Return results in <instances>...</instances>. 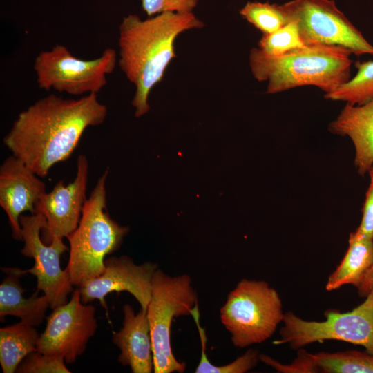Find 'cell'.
<instances>
[{
  "mask_svg": "<svg viewBox=\"0 0 373 373\" xmlns=\"http://www.w3.org/2000/svg\"><path fill=\"white\" fill-rule=\"evenodd\" d=\"M107 115L108 108L97 94L77 99L50 94L19 113L3 144L44 178L55 164L71 156L86 128L102 124Z\"/></svg>",
  "mask_w": 373,
  "mask_h": 373,
  "instance_id": "cell-1",
  "label": "cell"
},
{
  "mask_svg": "<svg viewBox=\"0 0 373 373\" xmlns=\"http://www.w3.org/2000/svg\"><path fill=\"white\" fill-rule=\"evenodd\" d=\"M203 26L193 12H166L145 19L129 14L123 18L119 26L117 61L135 88L132 105L136 117L149 112V93L176 57L177 37L186 30Z\"/></svg>",
  "mask_w": 373,
  "mask_h": 373,
  "instance_id": "cell-2",
  "label": "cell"
},
{
  "mask_svg": "<svg viewBox=\"0 0 373 373\" xmlns=\"http://www.w3.org/2000/svg\"><path fill=\"white\" fill-rule=\"evenodd\" d=\"M352 54L341 46L316 44L270 57L258 47L251 50L249 59L254 77L267 82V93L314 86L326 94L350 79Z\"/></svg>",
  "mask_w": 373,
  "mask_h": 373,
  "instance_id": "cell-3",
  "label": "cell"
},
{
  "mask_svg": "<svg viewBox=\"0 0 373 373\" xmlns=\"http://www.w3.org/2000/svg\"><path fill=\"white\" fill-rule=\"evenodd\" d=\"M106 169L87 198L77 228L67 237L69 258L66 269L77 287L99 276L104 270L105 257L122 243L129 228L113 220L106 205Z\"/></svg>",
  "mask_w": 373,
  "mask_h": 373,
  "instance_id": "cell-4",
  "label": "cell"
},
{
  "mask_svg": "<svg viewBox=\"0 0 373 373\" xmlns=\"http://www.w3.org/2000/svg\"><path fill=\"white\" fill-rule=\"evenodd\" d=\"M278 291L264 280L242 279L220 310L233 345L244 348L272 336L284 318Z\"/></svg>",
  "mask_w": 373,
  "mask_h": 373,
  "instance_id": "cell-5",
  "label": "cell"
},
{
  "mask_svg": "<svg viewBox=\"0 0 373 373\" xmlns=\"http://www.w3.org/2000/svg\"><path fill=\"white\" fill-rule=\"evenodd\" d=\"M197 294L187 274L171 276L157 269L151 282L146 309L153 354V372H184L186 364L178 361L171 349V327L173 318L191 315Z\"/></svg>",
  "mask_w": 373,
  "mask_h": 373,
  "instance_id": "cell-6",
  "label": "cell"
},
{
  "mask_svg": "<svg viewBox=\"0 0 373 373\" xmlns=\"http://www.w3.org/2000/svg\"><path fill=\"white\" fill-rule=\"evenodd\" d=\"M324 316V321H316L303 319L292 312L285 313L280 337L273 344H288L298 350L312 343L335 340L363 346L373 354V288L352 311L329 309Z\"/></svg>",
  "mask_w": 373,
  "mask_h": 373,
  "instance_id": "cell-7",
  "label": "cell"
},
{
  "mask_svg": "<svg viewBox=\"0 0 373 373\" xmlns=\"http://www.w3.org/2000/svg\"><path fill=\"white\" fill-rule=\"evenodd\" d=\"M117 62V52L111 48H106L96 59L84 60L74 56L65 46L57 44L37 55L33 68L40 88L79 96L98 94Z\"/></svg>",
  "mask_w": 373,
  "mask_h": 373,
  "instance_id": "cell-8",
  "label": "cell"
},
{
  "mask_svg": "<svg viewBox=\"0 0 373 373\" xmlns=\"http://www.w3.org/2000/svg\"><path fill=\"white\" fill-rule=\"evenodd\" d=\"M280 6L287 22L296 24L305 45H336L356 55H373V45L334 0H291Z\"/></svg>",
  "mask_w": 373,
  "mask_h": 373,
  "instance_id": "cell-9",
  "label": "cell"
},
{
  "mask_svg": "<svg viewBox=\"0 0 373 373\" xmlns=\"http://www.w3.org/2000/svg\"><path fill=\"white\" fill-rule=\"evenodd\" d=\"M19 222L24 242L21 252L33 258L35 264L29 269L14 268V270L20 276L30 274L37 278V291L44 292L52 309L67 303L68 296L73 291L74 285L67 269H61L60 258L68 250V247L62 238H55L49 244L43 241L41 232L46 225V220L41 214H22Z\"/></svg>",
  "mask_w": 373,
  "mask_h": 373,
  "instance_id": "cell-10",
  "label": "cell"
},
{
  "mask_svg": "<svg viewBox=\"0 0 373 373\" xmlns=\"http://www.w3.org/2000/svg\"><path fill=\"white\" fill-rule=\"evenodd\" d=\"M95 308L84 303L77 287L70 300L52 309L46 317V326L39 336L37 351L62 357L74 363L86 349L97 328Z\"/></svg>",
  "mask_w": 373,
  "mask_h": 373,
  "instance_id": "cell-11",
  "label": "cell"
},
{
  "mask_svg": "<svg viewBox=\"0 0 373 373\" xmlns=\"http://www.w3.org/2000/svg\"><path fill=\"white\" fill-rule=\"evenodd\" d=\"M88 162L81 154L77 157V173L68 184L58 182L50 192H46L35 207L34 213L46 220L41 236L47 244L53 238H67L78 226L86 198Z\"/></svg>",
  "mask_w": 373,
  "mask_h": 373,
  "instance_id": "cell-12",
  "label": "cell"
},
{
  "mask_svg": "<svg viewBox=\"0 0 373 373\" xmlns=\"http://www.w3.org/2000/svg\"><path fill=\"white\" fill-rule=\"evenodd\" d=\"M104 271L78 287L82 301L87 304L95 300H99L107 311L105 301L106 295L115 291H127L146 310L151 295V282L158 265L146 262L136 265L126 256H111L104 261Z\"/></svg>",
  "mask_w": 373,
  "mask_h": 373,
  "instance_id": "cell-13",
  "label": "cell"
},
{
  "mask_svg": "<svg viewBox=\"0 0 373 373\" xmlns=\"http://www.w3.org/2000/svg\"><path fill=\"white\" fill-rule=\"evenodd\" d=\"M23 161L12 155L0 166V206L6 212L12 237L22 240L20 216L35 212V207L46 192L45 184Z\"/></svg>",
  "mask_w": 373,
  "mask_h": 373,
  "instance_id": "cell-14",
  "label": "cell"
},
{
  "mask_svg": "<svg viewBox=\"0 0 373 373\" xmlns=\"http://www.w3.org/2000/svg\"><path fill=\"white\" fill-rule=\"evenodd\" d=\"M123 326L113 332L112 341L120 350L118 361L133 373L153 372V354L146 310L135 314L129 304L123 306Z\"/></svg>",
  "mask_w": 373,
  "mask_h": 373,
  "instance_id": "cell-15",
  "label": "cell"
},
{
  "mask_svg": "<svg viewBox=\"0 0 373 373\" xmlns=\"http://www.w3.org/2000/svg\"><path fill=\"white\" fill-rule=\"evenodd\" d=\"M329 130L350 139L358 173L361 175L368 173L373 166V98L362 105L346 104L329 124Z\"/></svg>",
  "mask_w": 373,
  "mask_h": 373,
  "instance_id": "cell-16",
  "label": "cell"
},
{
  "mask_svg": "<svg viewBox=\"0 0 373 373\" xmlns=\"http://www.w3.org/2000/svg\"><path fill=\"white\" fill-rule=\"evenodd\" d=\"M6 277L0 285V320L4 321L6 316H13L33 327L38 326L45 318L50 303L44 294L39 296L35 291L31 297L23 296L25 289L20 283V276L14 268L1 267Z\"/></svg>",
  "mask_w": 373,
  "mask_h": 373,
  "instance_id": "cell-17",
  "label": "cell"
},
{
  "mask_svg": "<svg viewBox=\"0 0 373 373\" xmlns=\"http://www.w3.org/2000/svg\"><path fill=\"white\" fill-rule=\"evenodd\" d=\"M348 248L336 269L329 275L325 285L328 291L345 285L360 287L373 265V239L350 233Z\"/></svg>",
  "mask_w": 373,
  "mask_h": 373,
  "instance_id": "cell-18",
  "label": "cell"
},
{
  "mask_svg": "<svg viewBox=\"0 0 373 373\" xmlns=\"http://www.w3.org/2000/svg\"><path fill=\"white\" fill-rule=\"evenodd\" d=\"M39 336L33 326L22 321L0 329V364L3 373L16 372L19 363L37 351Z\"/></svg>",
  "mask_w": 373,
  "mask_h": 373,
  "instance_id": "cell-19",
  "label": "cell"
},
{
  "mask_svg": "<svg viewBox=\"0 0 373 373\" xmlns=\"http://www.w3.org/2000/svg\"><path fill=\"white\" fill-rule=\"evenodd\" d=\"M318 372L373 373V354L356 350L310 353Z\"/></svg>",
  "mask_w": 373,
  "mask_h": 373,
  "instance_id": "cell-20",
  "label": "cell"
},
{
  "mask_svg": "<svg viewBox=\"0 0 373 373\" xmlns=\"http://www.w3.org/2000/svg\"><path fill=\"white\" fill-rule=\"evenodd\" d=\"M240 15L263 35L271 34L287 23L280 6L269 2L248 1Z\"/></svg>",
  "mask_w": 373,
  "mask_h": 373,
  "instance_id": "cell-21",
  "label": "cell"
},
{
  "mask_svg": "<svg viewBox=\"0 0 373 373\" xmlns=\"http://www.w3.org/2000/svg\"><path fill=\"white\" fill-rule=\"evenodd\" d=\"M192 316L196 323L200 342H201V358L196 373H244L252 370L260 361V354L255 350H248L242 356L238 358L231 363L222 366H216L208 359L206 350L207 337L205 330L200 324L199 310H195Z\"/></svg>",
  "mask_w": 373,
  "mask_h": 373,
  "instance_id": "cell-22",
  "label": "cell"
},
{
  "mask_svg": "<svg viewBox=\"0 0 373 373\" xmlns=\"http://www.w3.org/2000/svg\"><path fill=\"white\" fill-rule=\"evenodd\" d=\"M305 46L294 21L287 22L271 34L263 35L258 42L260 50L270 57H279Z\"/></svg>",
  "mask_w": 373,
  "mask_h": 373,
  "instance_id": "cell-23",
  "label": "cell"
},
{
  "mask_svg": "<svg viewBox=\"0 0 373 373\" xmlns=\"http://www.w3.org/2000/svg\"><path fill=\"white\" fill-rule=\"evenodd\" d=\"M64 359L57 355L38 351L28 354L19 365L18 373H70Z\"/></svg>",
  "mask_w": 373,
  "mask_h": 373,
  "instance_id": "cell-24",
  "label": "cell"
},
{
  "mask_svg": "<svg viewBox=\"0 0 373 373\" xmlns=\"http://www.w3.org/2000/svg\"><path fill=\"white\" fill-rule=\"evenodd\" d=\"M260 361L271 366L281 373H316L317 368L311 357L310 353L300 348L298 350L296 358L290 364H283L271 357L261 354Z\"/></svg>",
  "mask_w": 373,
  "mask_h": 373,
  "instance_id": "cell-25",
  "label": "cell"
},
{
  "mask_svg": "<svg viewBox=\"0 0 373 373\" xmlns=\"http://www.w3.org/2000/svg\"><path fill=\"white\" fill-rule=\"evenodd\" d=\"M198 0H141L142 8L152 17L162 12L191 13Z\"/></svg>",
  "mask_w": 373,
  "mask_h": 373,
  "instance_id": "cell-26",
  "label": "cell"
},
{
  "mask_svg": "<svg viewBox=\"0 0 373 373\" xmlns=\"http://www.w3.org/2000/svg\"><path fill=\"white\" fill-rule=\"evenodd\" d=\"M370 184L365 194L361 222L354 231L356 234L373 239V171H369Z\"/></svg>",
  "mask_w": 373,
  "mask_h": 373,
  "instance_id": "cell-27",
  "label": "cell"
},
{
  "mask_svg": "<svg viewBox=\"0 0 373 373\" xmlns=\"http://www.w3.org/2000/svg\"><path fill=\"white\" fill-rule=\"evenodd\" d=\"M373 288V265L365 275L360 287L358 289V295L366 297Z\"/></svg>",
  "mask_w": 373,
  "mask_h": 373,
  "instance_id": "cell-28",
  "label": "cell"
}]
</instances>
